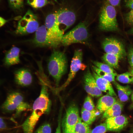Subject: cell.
I'll return each mask as SVG.
<instances>
[{
    "mask_svg": "<svg viewBox=\"0 0 133 133\" xmlns=\"http://www.w3.org/2000/svg\"><path fill=\"white\" fill-rule=\"evenodd\" d=\"M39 76L41 87L39 96L34 101L32 108V111L24 122L25 126L31 130L34 129L40 117L43 114L50 113L52 102L48 93L49 84L44 74Z\"/></svg>",
    "mask_w": 133,
    "mask_h": 133,
    "instance_id": "6da1fadb",
    "label": "cell"
},
{
    "mask_svg": "<svg viewBox=\"0 0 133 133\" xmlns=\"http://www.w3.org/2000/svg\"><path fill=\"white\" fill-rule=\"evenodd\" d=\"M67 66L65 54L54 49L49 58L47 68L49 73L53 78L56 86L58 85L62 76L66 73Z\"/></svg>",
    "mask_w": 133,
    "mask_h": 133,
    "instance_id": "7a4b0ae2",
    "label": "cell"
},
{
    "mask_svg": "<svg viewBox=\"0 0 133 133\" xmlns=\"http://www.w3.org/2000/svg\"><path fill=\"white\" fill-rule=\"evenodd\" d=\"M1 107L5 112L15 111L16 116L23 112L32 109L30 105L25 101L22 95L17 92H11L8 95Z\"/></svg>",
    "mask_w": 133,
    "mask_h": 133,
    "instance_id": "3957f363",
    "label": "cell"
},
{
    "mask_svg": "<svg viewBox=\"0 0 133 133\" xmlns=\"http://www.w3.org/2000/svg\"><path fill=\"white\" fill-rule=\"evenodd\" d=\"M99 27L100 30L104 31H115L118 29L116 9L107 2L100 12Z\"/></svg>",
    "mask_w": 133,
    "mask_h": 133,
    "instance_id": "277c9868",
    "label": "cell"
},
{
    "mask_svg": "<svg viewBox=\"0 0 133 133\" xmlns=\"http://www.w3.org/2000/svg\"><path fill=\"white\" fill-rule=\"evenodd\" d=\"M89 39L87 28L85 23H79L72 29L64 34L61 44L67 46L75 43L86 44Z\"/></svg>",
    "mask_w": 133,
    "mask_h": 133,
    "instance_id": "5b68a950",
    "label": "cell"
},
{
    "mask_svg": "<svg viewBox=\"0 0 133 133\" xmlns=\"http://www.w3.org/2000/svg\"><path fill=\"white\" fill-rule=\"evenodd\" d=\"M39 27L37 16L29 10L18 21L15 32L17 34L25 35L35 32Z\"/></svg>",
    "mask_w": 133,
    "mask_h": 133,
    "instance_id": "8992f818",
    "label": "cell"
},
{
    "mask_svg": "<svg viewBox=\"0 0 133 133\" xmlns=\"http://www.w3.org/2000/svg\"><path fill=\"white\" fill-rule=\"evenodd\" d=\"M65 116L61 120V127L63 133H72L75 131L76 125L80 117L77 105L71 103L66 110Z\"/></svg>",
    "mask_w": 133,
    "mask_h": 133,
    "instance_id": "52a82bcc",
    "label": "cell"
},
{
    "mask_svg": "<svg viewBox=\"0 0 133 133\" xmlns=\"http://www.w3.org/2000/svg\"><path fill=\"white\" fill-rule=\"evenodd\" d=\"M32 42L36 46L42 47L55 48L60 45L50 37L45 25L39 27L35 32Z\"/></svg>",
    "mask_w": 133,
    "mask_h": 133,
    "instance_id": "ba28073f",
    "label": "cell"
},
{
    "mask_svg": "<svg viewBox=\"0 0 133 133\" xmlns=\"http://www.w3.org/2000/svg\"><path fill=\"white\" fill-rule=\"evenodd\" d=\"M102 48L107 53L112 54L121 59L125 57L126 53L123 44L117 39L112 37L106 38L101 44Z\"/></svg>",
    "mask_w": 133,
    "mask_h": 133,
    "instance_id": "9c48e42d",
    "label": "cell"
},
{
    "mask_svg": "<svg viewBox=\"0 0 133 133\" xmlns=\"http://www.w3.org/2000/svg\"><path fill=\"white\" fill-rule=\"evenodd\" d=\"M83 52L81 49L75 50L71 61L70 71L66 81L61 86L57 88L55 92L58 93L68 86L74 77L77 73L81 68L82 64Z\"/></svg>",
    "mask_w": 133,
    "mask_h": 133,
    "instance_id": "30bf717a",
    "label": "cell"
},
{
    "mask_svg": "<svg viewBox=\"0 0 133 133\" xmlns=\"http://www.w3.org/2000/svg\"><path fill=\"white\" fill-rule=\"evenodd\" d=\"M45 25L50 37L59 44H61L64 32L60 29L57 23L56 12L50 14L47 16Z\"/></svg>",
    "mask_w": 133,
    "mask_h": 133,
    "instance_id": "8fae6325",
    "label": "cell"
},
{
    "mask_svg": "<svg viewBox=\"0 0 133 133\" xmlns=\"http://www.w3.org/2000/svg\"><path fill=\"white\" fill-rule=\"evenodd\" d=\"M56 13L57 23L61 30L63 27L62 31L63 32L64 27V32L71 27L75 21L76 16L75 14L67 8H61L56 11Z\"/></svg>",
    "mask_w": 133,
    "mask_h": 133,
    "instance_id": "7c38bea8",
    "label": "cell"
},
{
    "mask_svg": "<svg viewBox=\"0 0 133 133\" xmlns=\"http://www.w3.org/2000/svg\"><path fill=\"white\" fill-rule=\"evenodd\" d=\"M83 83L84 89L89 95L94 97L102 95V92L98 87L95 80L89 68L84 75Z\"/></svg>",
    "mask_w": 133,
    "mask_h": 133,
    "instance_id": "4fadbf2b",
    "label": "cell"
},
{
    "mask_svg": "<svg viewBox=\"0 0 133 133\" xmlns=\"http://www.w3.org/2000/svg\"><path fill=\"white\" fill-rule=\"evenodd\" d=\"M105 123L107 130L118 131L125 127L128 124V121L125 117L120 115L106 119Z\"/></svg>",
    "mask_w": 133,
    "mask_h": 133,
    "instance_id": "5bb4252c",
    "label": "cell"
},
{
    "mask_svg": "<svg viewBox=\"0 0 133 133\" xmlns=\"http://www.w3.org/2000/svg\"><path fill=\"white\" fill-rule=\"evenodd\" d=\"M14 74L15 81L19 85L27 86L30 85L32 82V74L27 69H20L15 72Z\"/></svg>",
    "mask_w": 133,
    "mask_h": 133,
    "instance_id": "9a60e30c",
    "label": "cell"
},
{
    "mask_svg": "<svg viewBox=\"0 0 133 133\" xmlns=\"http://www.w3.org/2000/svg\"><path fill=\"white\" fill-rule=\"evenodd\" d=\"M92 74L96 82L97 85L102 91L112 96H116V95L110 82L98 76L91 68Z\"/></svg>",
    "mask_w": 133,
    "mask_h": 133,
    "instance_id": "2e32d148",
    "label": "cell"
},
{
    "mask_svg": "<svg viewBox=\"0 0 133 133\" xmlns=\"http://www.w3.org/2000/svg\"><path fill=\"white\" fill-rule=\"evenodd\" d=\"M117 101L113 97L107 94L103 96L98 100L96 105L100 114L104 113Z\"/></svg>",
    "mask_w": 133,
    "mask_h": 133,
    "instance_id": "e0dca14e",
    "label": "cell"
},
{
    "mask_svg": "<svg viewBox=\"0 0 133 133\" xmlns=\"http://www.w3.org/2000/svg\"><path fill=\"white\" fill-rule=\"evenodd\" d=\"M20 49L17 47H12L6 54L4 60L5 65L10 66L18 64L19 59Z\"/></svg>",
    "mask_w": 133,
    "mask_h": 133,
    "instance_id": "ac0fdd59",
    "label": "cell"
},
{
    "mask_svg": "<svg viewBox=\"0 0 133 133\" xmlns=\"http://www.w3.org/2000/svg\"><path fill=\"white\" fill-rule=\"evenodd\" d=\"M123 107L121 102L116 101L104 113L102 118L105 119L118 116L120 115Z\"/></svg>",
    "mask_w": 133,
    "mask_h": 133,
    "instance_id": "d6986e66",
    "label": "cell"
},
{
    "mask_svg": "<svg viewBox=\"0 0 133 133\" xmlns=\"http://www.w3.org/2000/svg\"><path fill=\"white\" fill-rule=\"evenodd\" d=\"M82 119L88 125L91 124L95 120L97 117L100 113L96 109L92 111L86 110L83 108L81 112Z\"/></svg>",
    "mask_w": 133,
    "mask_h": 133,
    "instance_id": "ffe728a7",
    "label": "cell"
},
{
    "mask_svg": "<svg viewBox=\"0 0 133 133\" xmlns=\"http://www.w3.org/2000/svg\"><path fill=\"white\" fill-rule=\"evenodd\" d=\"M114 82L117 89L118 96L120 101L122 102L127 101L132 92L130 88L128 86H123L116 82Z\"/></svg>",
    "mask_w": 133,
    "mask_h": 133,
    "instance_id": "44dd1931",
    "label": "cell"
},
{
    "mask_svg": "<svg viewBox=\"0 0 133 133\" xmlns=\"http://www.w3.org/2000/svg\"><path fill=\"white\" fill-rule=\"evenodd\" d=\"M102 58L105 64L112 68H115L118 67L119 59L116 56L112 54L105 53L102 56Z\"/></svg>",
    "mask_w": 133,
    "mask_h": 133,
    "instance_id": "7402d4cb",
    "label": "cell"
},
{
    "mask_svg": "<svg viewBox=\"0 0 133 133\" xmlns=\"http://www.w3.org/2000/svg\"><path fill=\"white\" fill-rule=\"evenodd\" d=\"M94 66L102 71L107 73L113 75L115 76L117 75L115 71L111 66L106 64L97 61H92Z\"/></svg>",
    "mask_w": 133,
    "mask_h": 133,
    "instance_id": "603a6c76",
    "label": "cell"
},
{
    "mask_svg": "<svg viewBox=\"0 0 133 133\" xmlns=\"http://www.w3.org/2000/svg\"><path fill=\"white\" fill-rule=\"evenodd\" d=\"M80 118L76 124L75 128V132L76 133H90L91 131L88 125L82 121Z\"/></svg>",
    "mask_w": 133,
    "mask_h": 133,
    "instance_id": "cb8c5ba5",
    "label": "cell"
},
{
    "mask_svg": "<svg viewBox=\"0 0 133 133\" xmlns=\"http://www.w3.org/2000/svg\"><path fill=\"white\" fill-rule=\"evenodd\" d=\"M91 68L99 76L109 82L115 81V76L113 74L107 73L98 68L94 65H92Z\"/></svg>",
    "mask_w": 133,
    "mask_h": 133,
    "instance_id": "d4e9b609",
    "label": "cell"
},
{
    "mask_svg": "<svg viewBox=\"0 0 133 133\" xmlns=\"http://www.w3.org/2000/svg\"><path fill=\"white\" fill-rule=\"evenodd\" d=\"M27 3L33 8L38 9L53 3L48 0H27Z\"/></svg>",
    "mask_w": 133,
    "mask_h": 133,
    "instance_id": "484cf974",
    "label": "cell"
},
{
    "mask_svg": "<svg viewBox=\"0 0 133 133\" xmlns=\"http://www.w3.org/2000/svg\"><path fill=\"white\" fill-rule=\"evenodd\" d=\"M116 79L120 83H130L133 82V77L130 72H127L117 75Z\"/></svg>",
    "mask_w": 133,
    "mask_h": 133,
    "instance_id": "4316f807",
    "label": "cell"
},
{
    "mask_svg": "<svg viewBox=\"0 0 133 133\" xmlns=\"http://www.w3.org/2000/svg\"><path fill=\"white\" fill-rule=\"evenodd\" d=\"M83 108L89 111H92L95 109V106L93 101L90 96H87L85 98Z\"/></svg>",
    "mask_w": 133,
    "mask_h": 133,
    "instance_id": "83f0119b",
    "label": "cell"
},
{
    "mask_svg": "<svg viewBox=\"0 0 133 133\" xmlns=\"http://www.w3.org/2000/svg\"><path fill=\"white\" fill-rule=\"evenodd\" d=\"M51 125L48 123H44L40 126L34 133H51Z\"/></svg>",
    "mask_w": 133,
    "mask_h": 133,
    "instance_id": "f1b7e54d",
    "label": "cell"
},
{
    "mask_svg": "<svg viewBox=\"0 0 133 133\" xmlns=\"http://www.w3.org/2000/svg\"><path fill=\"white\" fill-rule=\"evenodd\" d=\"M10 4L13 9L19 10L23 8L24 0H9Z\"/></svg>",
    "mask_w": 133,
    "mask_h": 133,
    "instance_id": "f546056e",
    "label": "cell"
},
{
    "mask_svg": "<svg viewBox=\"0 0 133 133\" xmlns=\"http://www.w3.org/2000/svg\"><path fill=\"white\" fill-rule=\"evenodd\" d=\"M107 130L106 123H104L95 127L91 130L90 133H105Z\"/></svg>",
    "mask_w": 133,
    "mask_h": 133,
    "instance_id": "4dcf8cb0",
    "label": "cell"
},
{
    "mask_svg": "<svg viewBox=\"0 0 133 133\" xmlns=\"http://www.w3.org/2000/svg\"><path fill=\"white\" fill-rule=\"evenodd\" d=\"M125 19L129 24L133 25V10H131L125 15Z\"/></svg>",
    "mask_w": 133,
    "mask_h": 133,
    "instance_id": "1f68e13d",
    "label": "cell"
},
{
    "mask_svg": "<svg viewBox=\"0 0 133 133\" xmlns=\"http://www.w3.org/2000/svg\"><path fill=\"white\" fill-rule=\"evenodd\" d=\"M128 58L130 65L133 69V48L129 49L128 52Z\"/></svg>",
    "mask_w": 133,
    "mask_h": 133,
    "instance_id": "d6a6232c",
    "label": "cell"
},
{
    "mask_svg": "<svg viewBox=\"0 0 133 133\" xmlns=\"http://www.w3.org/2000/svg\"><path fill=\"white\" fill-rule=\"evenodd\" d=\"M61 112L58 116V125L55 133H62L61 131Z\"/></svg>",
    "mask_w": 133,
    "mask_h": 133,
    "instance_id": "836d02e7",
    "label": "cell"
},
{
    "mask_svg": "<svg viewBox=\"0 0 133 133\" xmlns=\"http://www.w3.org/2000/svg\"><path fill=\"white\" fill-rule=\"evenodd\" d=\"M121 0H106L107 2L114 7L119 6Z\"/></svg>",
    "mask_w": 133,
    "mask_h": 133,
    "instance_id": "e575fe53",
    "label": "cell"
},
{
    "mask_svg": "<svg viewBox=\"0 0 133 133\" xmlns=\"http://www.w3.org/2000/svg\"><path fill=\"white\" fill-rule=\"evenodd\" d=\"M124 1L126 7L133 10V0H124Z\"/></svg>",
    "mask_w": 133,
    "mask_h": 133,
    "instance_id": "d590c367",
    "label": "cell"
},
{
    "mask_svg": "<svg viewBox=\"0 0 133 133\" xmlns=\"http://www.w3.org/2000/svg\"><path fill=\"white\" fill-rule=\"evenodd\" d=\"M7 128V125L4 120L0 117V131L5 130Z\"/></svg>",
    "mask_w": 133,
    "mask_h": 133,
    "instance_id": "8d00e7d4",
    "label": "cell"
},
{
    "mask_svg": "<svg viewBox=\"0 0 133 133\" xmlns=\"http://www.w3.org/2000/svg\"><path fill=\"white\" fill-rule=\"evenodd\" d=\"M7 22V20L0 17V27L3 25Z\"/></svg>",
    "mask_w": 133,
    "mask_h": 133,
    "instance_id": "74e56055",
    "label": "cell"
},
{
    "mask_svg": "<svg viewBox=\"0 0 133 133\" xmlns=\"http://www.w3.org/2000/svg\"><path fill=\"white\" fill-rule=\"evenodd\" d=\"M128 33L129 34H133V27L128 31Z\"/></svg>",
    "mask_w": 133,
    "mask_h": 133,
    "instance_id": "f35d334b",
    "label": "cell"
},
{
    "mask_svg": "<svg viewBox=\"0 0 133 133\" xmlns=\"http://www.w3.org/2000/svg\"><path fill=\"white\" fill-rule=\"evenodd\" d=\"M130 72L132 74L133 77V69H131L130 70Z\"/></svg>",
    "mask_w": 133,
    "mask_h": 133,
    "instance_id": "ab89813d",
    "label": "cell"
},
{
    "mask_svg": "<svg viewBox=\"0 0 133 133\" xmlns=\"http://www.w3.org/2000/svg\"><path fill=\"white\" fill-rule=\"evenodd\" d=\"M132 100L133 101V94H132Z\"/></svg>",
    "mask_w": 133,
    "mask_h": 133,
    "instance_id": "60d3db41",
    "label": "cell"
},
{
    "mask_svg": "<svg viewBox=\"0 0 133 133\" xmlns=\"http://www.w3.org/2000/svg\"><path fill=\"white\" fill-rule=\"evenodd\" d=\"M53 0L55 1L56 2H57V1L56 0Z\"/></svg>",
    "mask_w": 133,
    "mask_h": 133,
    "instance_id": "b9f144b4",
    "label": "cell"
},
{
    "mask_svg": "<svg viewBox=\"0 0 133 133\" xmlns=\"http://www.w3.org/2000/svg\"><path fill=\"white\" fill-rule=\"evenodd\" d=\"M76 133L75 132V131L74 132H73V133Z\"/></svg>",
    "mask_w": 133,
    "mask_h": 133,
    "instance_id": "7bdbcfd3",
    "label": "cell"
}]
</instances>
